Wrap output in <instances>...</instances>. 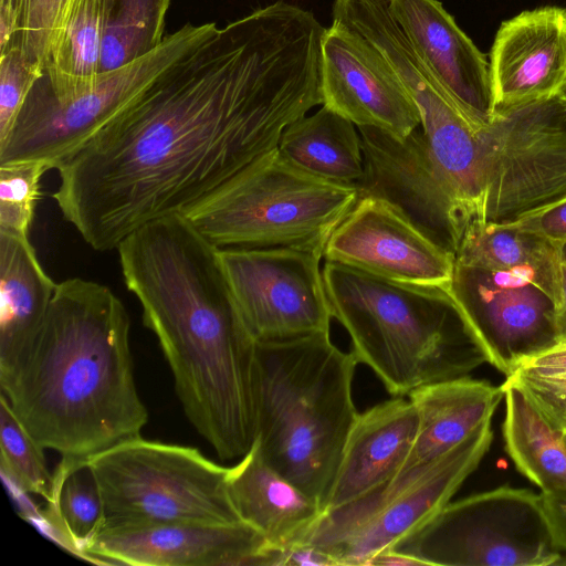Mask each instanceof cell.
Masks as SVG:
<instances>
[{
  "label": "cell",
  "mask_w": 566,
  "mask_h": 566,
  "mask_svg": "<svg viewBox=\"0 0 566 566\" xmlns=\"http://www.w3.org/2000/svg\"><path fill=\"white\" fill-rule=\"evenodd\" d=\"M563 434H565V436H566V432H564Z\"/></svg>",
  "instance_id": "cell-43"
},
{
  "label": "cell",
  "mask_w": 566,
  "mask_h": 566,
  "mask_svg": "<svg viewBox=\"0 0 566 566\" xmlns=\"http://www.w3.org/2000/svg\"><path fill=\"white\" fill-rule=\"evenodd\" d=\"M22 19V0H0V52L15 43Z\"/></svg>",
  "instance_id": "cell-38"
},
{
  "label": "cell",
  "mask_w": 566,
  "mask_h": 566,
  "mask_svg": "<svg viewBox=\"0 0 566 566\" xmlns=\"http://www.w3.org/2000/svg\"><path fill=\"white\" fill-rule=\"evenodd\" d=\"M270 544L244 522L103 530L83 558L133 566H265Z\"/></svg>",
  "instance_id": "cell-17"
},
{
  "label": "cell",
  "mask_w": 566,
  "mask_h": 566,
  "mask_svg": "<svg viewBox=\"0 0 566 566\" xmlns=\"http://www.w3.org/2000/svg\"><path fill=\"white\" fill-rule=\"evenodd\" d=\"M115 2L69 0L40 76L53 95L83 90L101 73L103 42Z\"/></svg>",
  "instance_id": "cell-26"
},
{
  "label": "cell",
  "mask_w": 566,
  "mask_h": 566,
  "mask_svg": "<svg viewBox=\"0 0 566 566\" xmlns=\"http://www.w3.org/2000/svg\"><path fill=\"white\" fill-rule=\"evenodd\" d=\"M85 461L103 500V530L242 522L229 494V468L197 448L138 436Z\"/></svg>",
  "instance_id": "cell-7"
},
{
  "label": "cell",
  "mask_w": 566,
  "mask_h": 566,
  "mask_svg": "<svg viewBox=\"0 0 566 566\" xmlns=\"http://www.w3.org/2000/svg\"><path fill=\"white\" fill-rule=\"evenodd\" d=\"M171 0H116L103 42L101 72L123 66L160 45Z\"/></svg>",
  "instance_id": "cell-29"
},
{
  "label": "cell",
  "mask_w": 566,
  "mask_h": 566,
  "mask_svg": "<svg viewBox=\"0 0 566 566\" xmlns=\"http://www.w3.org/2000/svg\"><path fill=\"white\" fill-rule=\"evenodd\" d=\"M455 262L523 277L544 291L556 306L560 302L559 244L542 234L510 224L474 222L460 243Z\"/></svg>",
  "instance_id": "cell-24"
},
{
  "label": "cell",
  "mask_w": 566,
  "mask_h": 566,
  "mask_svg": "<svg viewBox=\"0 0 566 566\" xmlns=\"http://www.w3.org/2000/svg\"><path fill=\"white\" fill-rule=\"evenodd\" d=\"M325 107L357 127L405 138L420 126L419 112L380 53L359 33L333 21L321 42Z\"/></svg>",
  "instance_id": "cell-16"
},
{
  "label": "cell",
  "mask_w": 566,
  "mask_h": 566,
  "mask_svg": "<svg viewBox=\"0 0 566 566\" xmlns=\"http://www.w3.org/2000/svg\"><path fill=\"white\" fill-rule=\"evenodd\" d=\"M120 270L156 336L184 411L221 460L255 439L256 343L211 243L181 214L153 220L117 247Z\"/></svg>",
  "instance_id": "cell-2"
},
{
  "label": "cell",
  "mask_w": 566,
  "mask_h": 566,
  "mask_svg": "<svg viewBox=\"0 0 566 566\" xmlns=\"http://www.w3.org/2000/svg\"><path fill=\"white\" fill-rule=\"evenodd\" d=\"M277 150L293 166L328 181L356 186L364 175L359 130L324 105L291 123Z\"/></svg>",
  "instance_id": "cell-25"
},
{
  "label": "cell",
  "mask_w": 566,
  "mask_h": 566,
  "mask_svg": "<svg viewBox=\"0 0 566 566\" xmlns=\"http://www.w3.org/2000/svg\"><path fill=\"white\" fill-rule=\"evenodd\" d=\"M324 261L392 282L446 287L453 275L455 256L390 203L366 196L329 237Z\"/></svg>",
  "instance_id": "cell-15"
},
{
  "label": "cell",
  "mask_w": 566,
  "mask_h": 566,
  "mask_svg": "<svg viewBox=\"0 0 566 566\" xmlns=\"http://www.w3.org/2000/svg\"><path fill=\"white\" fill-rule=\"evenodd\" d=\"M126 307L106 285L57 283L27 350L0 371V394L35 440L85 460L140 436L148 421L135 382Z\"/></svg>",
  "instance_id": "cell-3"
},
{
  "label": "cell",
  "mask_w": 566,
  "mask_h": 566,
  "mask_svg": "<svg viewBox=\"0 0 566 566\" xmlns=\"http://www.w3.org/2000/svg\"><path fill=\"white\" fill-rule=\"evenodd\" d=\"M478 139L485 222L511 223L566 197V91L496 108Z\"/></svg>",
  "instance_id": "cell-11"
},
{
  "label": "cell",
  "mask_w": 566,
  "mask_h": 566,
  "mask_svg": "<svg viewBox=\"0 0 566 566\" xmlns=\"http://www.w3.org/2000/svg\"><path fill=\"white\" fill-rule=\"evenodd\" d=\"M50 169L42 160L0 164V231L29 237L40 180Z\"/></svg>",
  "instance_id": "cell-31"
},
{
  "label": "cell",
  "mask_w": 566,
  "mask_h": 566,
  "mask_svg": "<svg viewBox=\"0 0 566 566\" xmlns=\"http://www.w3.org/2000/svg\"><path fill=\"white\" fill-rule=\"evenodd\" d=\"M391 17L439 86L479 132L494 115L490 64L438 0H387Z\"/></svg>",
  "instance_id": "cell-18"
},
{
  "label": "cell",
  "mask_w": 566,
  "mask_h": 566,
  "mask_svg": "<svg viewBox=\"0 0 566 566\" xmlns=\"http://www.w3.org/2000/svg\"><path fill=\"white\" fill-rule=\"evenodd\" d=\"M408 397L419 423L400 472L437 460L491 422L504 390L502 386L467 376L422 386Z\"/></svg>",
  "instance_id": "cell-21"
},
{
  "label": "cell",
  "mask_w": 566,
  "mask_h": 566,
  "mask_svg": "<svg viewBox=\"0 0 566 566\" xmlns=\"http://www.w3.org/2000/svg\"><path fill=\"white\" fill-rule=\"evenodd\" d=\"M324 32L281 0L218 28L59 164L63 218L106 252L207 205L323 104Z\"/></svg>",
  "instance_id": "cell-1"
},
{
  "label": "cell",
  "mask_w": 566,
  "mask_h": 566,
  "mask_svg": "<svg viewBox=\"0 0 566 566\" xmlns=\"http://www.w3.org/2000/svg\"><path fill=\"white\" fill-rule=\"evenodd\" d=\"M559 250L562 263L566 266V241L559 244Z\"/></svg>",
  "instance_id": "cell-41"
},
{
  "label": "cell",
  "mask_w": 566,
  "mask_h": 566,
  "mask_svg": "<svg viewBox=\"0 0 566 566\" xmlns=\"http://www.w3.org/2000/svg\"><path fill=\"white\" fill-rule=\"evenodd\" d=\"M46 502L44 520L61 543L83 558L105 525L103 500L85 460L61 459Z\"/></svg>",
  "instance_id": "cell-28"
},
{
  "label": "cell",
  "mask_w": 566,
  "mask_h": 566,
  "mask_svg": "<svg viewBox=\"0 0 566 566\" xmlns=\"http://www.w3.org/2000/svg\"><path fill=\"white\" fill-rule=\"evenodd\" d=\"M368 566H422V563L389 548L375 555Z\"/></svg>",
  "instance_id": "cell-39"
},
{
  "label": "cell",
  "mask_w": 566,
  "mask_h": 566,
  "mask_svg": "<svg viewBox=\"0 0 566 566\" xmlns=\"http://www.w3.org/2000/svg\"><path fill=\"white\" fill-rule=\"evenodd\" d=\"M219 259L255 343L329 334L323 254L301 248H224Z\"/></svg>",
  "instance_id": "cell-12"
},
{
  "label": "cell",
  "mask_w": 566,
  "mask_h": 566,
  "mask_svg": "<svg viewBox=\"0 0 566 566\" xmlns=\"http://www.w3.org/2000/svg\"><path fill=\"white\" fill-rule=\"evenodd\" d=\"M489 64L494 111L566 91V9L541 7L502 22Z\"/></svg>",
  "instance_id": "cell-19"
},
{
  "label": "cell",
  "mask_w": 566,
  "mask_h": 566,
  "mask_svg": "<svg viewBox=\"0 0 566 566\" xmlns=\"http://www.w3.org/2000/svg\"><path fill=\"white\" fill-rule=\"evenodd\" d=\"M506 380L525 394L551 428L566 432V377H541L516 370Z\"/></svg>",
  "instance_id": "cell-34"
},
{
  "label": "cell",
  "mask_w": 566,
  "mask_h": 566,
  "mask_svg": "<svg viewBox=\"0 0 566 566\" xmlns=\"http://www.w3.org/2000/svg\"><path fill=\"white\" fill-rule=\"evenodd\" d=\"M357 128L364 154L359 198L387 201L455 256L473 222L437 166L420 126L405 138L376 127Z\"/></svg>",
  "instance_id": "cell-13"
},
{
  "label": "cell",
  "mask_w": 566,
  "mask_h": 566,
  "mask_svg": "<svg viewBox=\"0 0 566 566\" xmlns=\"http://www.w3.org/2000/svg\"><path fill=\"white\" fill-rule=\"evenodd\" d=\"M228 489L240 520L272 546L298 541L322 513L316 500L264 460L255 441L229 468Z\"/></svg>",
  "instance_id": "cell-22"
},
{
  "label": "cell",
  "mask_w": 566,
  "mask_h": 566,
  "mask_svg": "<svg viewBox=\"0 0 566 566\" xmlns=\"http://www.w3.org/2000/svg\"><path fill=\"white\" fill-rule=\"evenodd\" d=\"M43 73L17 44L0 52V145L11 134L28 94Z\"/></svg>",
  "instance_id": "cell-32"
},
{
  "label": "cell",
  "mask_w": 566,
  "mask_h": 566,
  "mask_svg": "<svg viewBox=\"0 0 566 566\" xmlns=\"http://www.w3.org/2000/svg\"><path fill=\"white\" fill-rule=\"evenodd\" d=\"M541 494L554 544L562 553L558 565H566V490Z\"/></svg>",
  "instance_id": "cell-36"
},
{
  "label": "cell",
  "mask_w": 566,
  "mask_h": 566,
  "mask_svg": "<svg viewBox=\"0 0 566 566\" xmlns=\"http://www.w3.org/2000/svg\"><path fill=\"white\" fill-rule=\"evenodd\" d=\"M357 364L329 334L255 346L254 441L322 511L359 413L353 400Z\"/></svg>",
  "instance_id": "cell-5"
},
{
  "label": "cell",
  "mask_w": 566,
  "mask_h": 566,
  "mask_svg": "<svg viewBox=\"0 0 566 566\" xmlns=\"http://www.w3.org/2000/svg\"><path fill=\"white\" fill-rule=\"evenodd\" d=\"M555 324L559 343H566V266L562 263V296L555 308Z\"/></svg>",
  "instance_id": "cell-40"
},
{
  "label": "cell",
  "mask_w": 566,
  "mask_h": 566,
  "mask_svg": "<svg viewBox=\"0 0 566 566\" xmlns=\"http://www.w3.org/2000/svg\"><path fill=\"white\" fill-rule=\"evenodd\" d=\"M505 224L542 234L560 244L566 241V197Z\"/></svg>",
  "instance_id": "cell-35"
},
{
  "label": "cell",
  "mask_w": 566,
  "mask_h": 566,
  "mask_svg": "<svg viewBox=\"0 0 566 566\" xmlns=\"http://www.w3.org/2000/svg\"><path fill=\"white\" fill-rule=\"evenodd\" d=\"M492 440L488 422L437 460L402 471L355 501L322 511L296 542L314 545L339 566H368L375 555L391 548L450 502Z\"/></svg>",
  "instance_id": "cell-8"
},
{
  "label": "cell",
  "mask_w": 566,
  "mask_h": 566,
  "mask_svg": "<svg viewBox=\"0 0 566 566\" xmlns=\"http://www.w3.org/2000/svg\"><path fill=\"white\" fill-rule=\"evenodd\" d=\"M43 451L0 394L1 471L17 488L48 501L52 493L53 475L48 470Z\"/></svg>",
  "instance_id": "cell-30"
},
{
  "label": "cell",
  "mask_w": 566,
  "mask_h": 566,
  "mask_svg": "<svg viewBox=\"0 0 566 566\" xmlns=\"http://www.w3.org/2000/svg\"><path fill=\"white\" fill-rule=\"evenodd\" d=\"M333 318L348 333L358 364L394 397L467 377L486 355L446 287L388 281L325 261Z\"/></svg>",
  "instance_id": "cell-4"
},
{
  "label": "cell",
  "mask_w": 566,
  "mask_h": 566,
  "mask_svg": "<svg viewBox=\"0 0 566 566\" xmlns=\"http://www.w3.org/2000/svg\"><path fill=\"white\" fill-rule=\"evenodd\" d=\"M501 386L506 406L503 438L516 469L542 492L566 490L563 433L549 427L517 386L507 380Z\"/></svg>",
  "instance_id": "cell-27"
},
{
  "label": "cell",
  "mask_w": 566,
  "mask_h": 566,
  "mask_svg": "<svg viewBox=\"0 0 566 566\" xmlns=\"http://www.w3.org/2000/svg\"><path fill=\"white\" fill-rule=\"evenodd\" d=\"M218 28L214 22L186 23L166 35L148 54L101 72L87 87L66 95H53L39 77L11 134L0 145V164L42 160L56 169L61 161Z\"/></svg>",
  "instance_id": "cell-9"
},
{
  "label": "cell",
  "mask_w": 566,
  "mask_h": 566,
  "mask_svg": "<svg viewBox=\"0 0 566 566\" xmlns=\"http://www.w3.org/2000/svg\"><path fill=\"white\" fill-rule=\"evenodd\" d=\"M518 370L541 377H566V343H558L530 358Z\"/></svg>",
  "instance_id": "cell-37"
},
{
  "label": "cell",
  "mask_w": 566,
  "mask_h": 566,
  "mask_svg": "<svg viewBox=\"0 0 566 566\" xmlns=\"http://www.w3.org/2000/svg\"><path fill=\"white\" fill-rule=\"evenodd\" d=\"M56 285L29 237L0 231V371L9 369L39 333Z\"/></svg>",
  "instance_id": "cell-23"
},
{
  "label": "cell",
  "mask_w": 566,
  "mask_h": 566,
  "mask_svg": "<svg viewBox=\"0 0 566 566\" xmlns=\"http://www.w3.org/2000/svg\"><path fill=\"white\" fill-rule=\"evenodd\" d=\"M418 423L409 398L395 397L359 412L323 511L355 501L396 476L409 457Z\"/></svg>",
  "instance_id": "cell-20"
},
{
  "label": "cell",
  "mask_w": 566,
  "mask_h": 566,
  "mask_svg": "<svg viewBox=\"0 0 566 566\" xmlns=\"http://www.w3.org/2000/svg\"><path fill=\"white\" fill-rule=\"evenodd\" d=\"M358 198L356 186L305 172L275 148L186 218L219 249L301 248L324 258Z\"/></svg>",
  "instance_id": "cell-6"
},
{
  "label": "cell",
  "mask_w": 566,
  "mask_h": 566,
  "mask_svg": "<svg viewBox=\"0 0 566 566\" xmlns=\"http://www.w3.org/2000/svg\"><path fill=\"white\" fill-rule=\"evenodd\" d=\"M391 549L422 565H558L542 494L503 485L449 502Z\"/></svg>",
  "instance_id": "cell-10"
},
{
  "label": "cell",
  "mask_w": 566,
  "mask_h": 566,
  "mask_svg": "<svg viewBox=\"0 0 566 566\" xmlns=\"http://www.w3.org/2000/svg\"><path fill=\"white\" fill-rule=\"evenodd\" d=\"M67 2L69 0H22L21 27L14 44L43 72L55 30Z\"/></svg>",
  "instance_id": "cell-33"
},
{
  "label": "cell",
  "mask_w": 566,
  "mask_h": 566,
  "mask_svg": "<svg viewBox=\"0 0 566 566\" xmlns=\"http://www.w3.org/2000/svg\"><path fill=\"white\" fill-rule=\"evenodd\" d=\"M562 438H563L564 444H565V447H566V436H565V434H562Z\"/></svg>",
  "instance_id": "cell-42"
},
{
  "label": "cell",
  "mask_w": 566,
  "mask_h": 566,
  "mask_svg": "<svg viewBox=\"0 0 566 566\" xmlns=\"http://www.w3.org/2000/svg\"><path fill=\"white\" fill-rule=\"evenodd\" d=\"M446 290L480 342L488 363L506 377L559 343L555 302L523 277L455 262Z\"/></svg>",
  "instance_id": "cell-14"
}]
</instances>
